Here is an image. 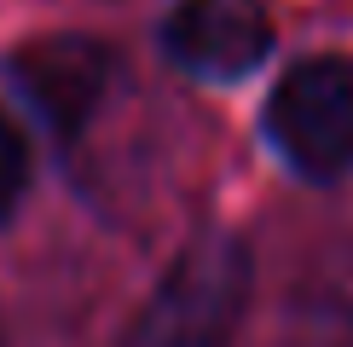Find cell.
<instances>
[{
    "instance_id": "cell-4",
    "label": "cell",
    "mask_w": 353,
    "mask_h": 347,
    "mask_svg": "<svg viewBox=\"0 0 353 347\" xmlns=\"http://www.w3.org/2000/svg\"><path fill=\"white\" fill-rule=\"evenodd\" d=\"M163 52L197 81H243L272 52L261 0H180L163 23Z\"/></svg>"
},
{
    "instance_id": "cell-2",
    "label": "cell",
    "mask_w": 353,
    "mask_h": 347,
    "mask_svg": "<svg viewBox=\"0 0 353 347\" xmlns=\"http://www.w3.org/2000/svg\"><path fill=\"white\" fill-rule=\"evenodd\" d=\"M267 139L301 180L330 185L353 168V64L313 52L278 76L267 98Z\"/></svg>"
},
{
    "instance_id": "cell-1",
    "label": "cell",
    "mask_w": 353,
    "mask_h": 347,
    "mask_svg": "<svg viewBox=\"0 0 353 347\" xmlns=\"http://www.w3.org/2000/svg\"><path fill=\"white\" fill-rule=\"evenodd\" d=\"M249 289H255L249 243L214 231L157 278L122 347H232L249 313Z\"/></svg>"
},
{
    "instance_id": "cell-3",
    "label": "cell",
    "mask_w": 353,
    "mask_h": 347,
    "mask_svg": "<svg viewBox=\"0 0 353 347\" xmlns=\"http://www.w3.org/2000/svg\"><path fill=\"white\" fill-rule=\"evenodd\" d=\"M6 81L12 93L35 110L41 127L70 139L76 127L105 105L110 87V47L93 35H41L6 52Z\"/></svg>"
},
{
    "instance_id": "cell-5",
    "label": "cell",
    "mask_w": 353,
    "mask_h": 347,
    "mask_svg": "<svg viewBox=\"0 0 353 347\" xmlns=\"http://www.w3.org/2000/svg\"><path fill=\"white\" fill-rule=\"evenodd\" d=\"M23 185H29V156H23V139H18V127L0 116V226L18 214V202H23Z\"/></svg>"
}]
</instances>
